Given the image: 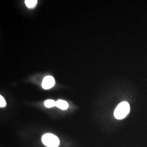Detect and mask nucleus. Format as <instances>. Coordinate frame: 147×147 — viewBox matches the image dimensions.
<instances>
[{
  "label": "nucleus",
  "mask_w": 147,
  "mask_h": 147,
  "mask_svg": "<svg viewBox=\"0 0 147 147\" xmlns=\"http://www.w3.org/2000/svg\"><path fill=\"white\" fill-rule=\"evenodd\" d=\"M130 111V105L126 101L120 103L116 107L114 112V116L117 119H122L126 117Z\"/></svg>",
  "instance_id": "obj_1"
},
{
  "label": "nucleus",
  "mask_w": 147,
  "mask_h": 147,
  "mask_svg": "<svg viewBox=\"0 0 147 147\" xmlns=\"http://www.w3.org/2000/svg\"><path fill=\"white\" fill-rule=\"evenodd\" d=\"M42 141L43 144L47 147H58L60 144L59 140L53 134H45L42 136Z\"/></svg>",
  "instance_id": "obj_2"
},
{
  "label": "nucleus",
  "mask_w": 147,
  "mask_h": 147,
  "mask_svg": "<svg viewBox=\"0 0 147 147\" xmlns=\"http://www.w3.org/2000/svg\"><path fill=\"white\" fill-rule=\"evenodd\" d=\"M55 84V79L51 76H47L44 78L42 82V87L44 89H50Z\"/></svg>",
  "instance_id": "obj_3"
},
{
  "label": "nucleus",
  "mask_w": 147,
  "mask_h": 147,
  "mask_svg": "<svg viewBox=\"0 0 147 147\" xmlns=\"http://www.w3.org/2000/svg\"><path fill=\"white\" fill-rule=\"evenodd\" d=\"M56 106L61 110H67L69 107L68 103L63 100H58L56 101Z\"/></svg>",
  "instance_id": "obj_4"
},
{
  "label": "nucleus",
  "mask_w": 147,
  "mask_h": 147,
  "mask_svg": "<svg viewBox=\"0 0 147 147\" xmlns=\"http://www.w3.org/2000/svg\"><path fill=\"white\" fill-rule=\"evenodd\" d=\"M37 0H26L25 4L28 8H33L37 5Z\"/></svg>",
  "instance_id": "obj_5"
},
{
  "label": "nucleus",
  "mask_w": 147,
  "mask_h": 147,
  "mask_svg": "<svg viewBox=\"0 0 147 147\" xmlns=\"http://www.w3.org/2000/svg\"><path fill=\"white\" fill-rule=\"evenodd\" d=\"M56 101L53 100H47L44 102V105L47 108H51L54 106H56Z\"/></svg>",
  "instance_id": "obj_6"
},
{
  "label": "nucleus",
  "mask_w": 147,
  "mask_h": 147,
  "mask_svg": "<svg viewBox=\"0 0 147 147\" xmlns=\"http://www.w3.org/2000/svg\"><path fill=\"white\" fill-rule=\"evenodd\" d=\"M5 105H6V102L5 100L3 98V97L2 95H1L0 96V107H5Z\"/></svg>",
  "instance_id": "obj_7"
}]
</instances>
